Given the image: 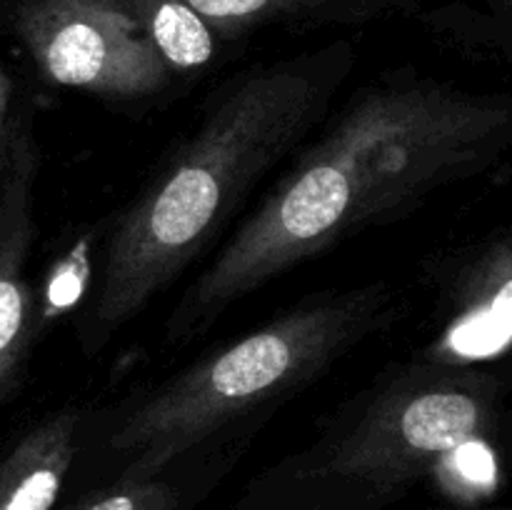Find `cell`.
<instances>
[{"instance_id": "6", "label": "cell", "mask_w": 512, "mask_h": 510, "mask_svg": "<svg viewBox=\"0 0 512 510\" xmlns=\"http://www.w3.org/2000/svg\"><path fill=\"white\" fill-rule=\"evenodd\" d=\"M38 165L30 120L13 118L0 150V405L18 388L30 343L38 335V305L28 283Z\"/></svg>"}, {"instance_id": "13", "label": "cell", "mask_w": 512, "mask_h": 510, "mask_svg": "<svg viewBox=\"0 0 512 510\" xmlns=\"http://www.w3.org/2000/svg\"><path fill=\"white\" fill-rule=\"evenodd\" d=\"M490 8L498 10L503 15H512V0H488Z\"/></svg>"}, {"instance_id": "11", "label": "cell", "mask_w": 512, "mask_h": 510, "mask_svg": "<svg viewBox=\"0 0 512 510\" xmlns=\"http://www.w3.org/2000/svg\"><path fill=\"white\" fill-rule=\"evenodd\" d=\"M173 493L150 480H123L118 490L103 495L85 510H170Z\"/></svg>"}, {"instance_id": "1", "label": "cell", "mask_w": 512, "mask_h": 510, "mask_svg": "<svg viewBox=\"0 0 512 510\" xmlns=\"http://www.w3.org/2000/svg\"><path fill=\"white\" fill-rule=\"evenodd\" d=\"M508 135L512 105L438 80L365 90L195 280L168 338L185 343L343 235L410 213L425 195L475 173Z\"/></svg>"}, {"instance_id": "9", "label": "cell", "mask_w": 512, "mask_h": 510, "mask_svg": "<svg viewBox=\"0 0 512 510\" xmlns=\"http://www.w3.org/2000/svg\"><path fill=\"white\" fill-rule=\"evenodd\" d=\"M223 38L268 25H363L393 13H410L420 0H188Z\"/></svg>"}, {"instance_id": "7", "label": "cell", "mask_w": 512, "mask_h": 510, "mask_svg": "<svg viewBox=\"0 0 512 510\" xmlns=\"http://www.w3.org/2000/svg\"><path fill=\"white\" fill-rule=\"evenodd\" d=\"M512 348V240L493 245L463 273L450 295L443 330L428 358L460 368Z\"/></svg>"}, {"instance_id": "2", "label": "cell", "mask_w": 512, "mask_h": 510, "mask_svg": "<svg viewBox=\"0 0 512 510\" xmlns=\"http://www.w3.org/2000/svg\"><path fill=\"white\" fill-rule=\"evenodd\" d=\"M353 63L348 43L230 83L173 163L120 218L90 313L113 333L183 273L253 185L318 123Z\"/></svg>"}, {"instance_id": "4", "label": "cell", "mask_w": 512, "mask_h": 510, "mask_svg": "<svg viewBox=\"0 0 512 510\" xmlns=\"http://www.w3.org/2000/svg\"><path fill=\"white\" fill-rule=\"evenodd\" d=\"M0 25L43 78L100 98H148L173 73L123 0H0Z\"/></svg>"}, {"instance_id": "10", "label": "cell", "mask_w": 512, "mask_h": 510, "mask_svg": "<svg viewBox=\"0 0 512 510\" xmlns=\"http://www.w3.org/2000/svg\"><path fill=\"white\" fill-rule=\"evenodd\" d=\"M173 70H195L215 55L218 33L188 0H123Z\"/></svg>"}, {"instance_id": "12", "label": "cell", "mask_w": 512, "mask_h": 510, "mask_svg": "<svg viewBox=\"0 0 512 510\" xmlns=\"http://www.w3.org/2000/svg\"><path fill=\"white\" fill-rule=\"evenodd\" d=\"M10 103H13V78H10V70L5 68L3 58H0V150H3L5 135H8L10 123H13Z\"/></svg>"}, {"instance_id": "8", "label": "cell", "mask_w": 512, "mask_h": 510, "mask_svg": "<svg viewBox=\"0 0 512 510\" xmlns=\"http://www.w3.org/2000/svg\"><path fill=\"white\" fill-rule=\"evenodd\" d=\"M78 410H60L0 458V510H50L78 453Z\"/></svg>"}, {"instance_id": "3", "label": "cell", "mask_w": 512, "mask_h": 510, "mask_svg": "<svg viewBox=\"0 0 512 510\" xmlns=\"http://www.w3.org/2000/svg\"><path fill=\"white\" fill-rule=\"evenodd\" d=\"M388 315L383 288L318 300L275 318L165 383L110 438L123 480H150L178 455L260 400L290 393L373 333Z\"/></svg>"}, {"instance_id": "5", "label": "cell", "mask_w": 512, "mask_h": 510, "mask_svg": "<svg viewBox=\"0 0 512 510\" xmlns=\"http://www.w3.org/2000/svg\"><path fill=\"white\" fill-rule=\"evenodd\" d=\"M490 423L488 390L470 378L425 375L375 400L330 450L325 470L368 485H398L463 450Z\"/></svg>"}]
</instances>
